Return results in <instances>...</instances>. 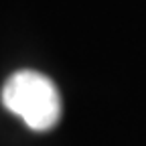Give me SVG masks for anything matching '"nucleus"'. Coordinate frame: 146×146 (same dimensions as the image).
Wrapping results in <instances>:
<instances>
[{
    "instance_id": "nucleus-1",
    "label": "nucleus",
    "mask_w": 146,
    "mask_h": 146,
    "mask_svg": "<svg viewBox=\"0 0 146 146\" xmlns=\"http://www.w3.org/2000/svg\"><path fill=\"white\" fill-rule=\"evenodd\" d=\"M0 98L8 112L35 132H47L61 120V96L55 83L39 71L23 69L12 73Z\"/></svg>"
}]
</instances>
